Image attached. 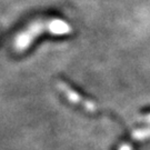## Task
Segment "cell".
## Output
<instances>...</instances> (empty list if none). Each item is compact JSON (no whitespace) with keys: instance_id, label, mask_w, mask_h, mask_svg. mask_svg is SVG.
Here are the masks:
<instances>
[{"instance_id":"6da1fadb","label":"cell","mask_w":150,"mask_h":150,"mask_svg":"<svg viewBox=\"0 0 150 150\" xmlns=\"http://www.w3.org/2000/svg\"><path fill=\"white\" fill-rule=\"evenodd\" d=\"M43 30H47L52 35L62 36V35L70 33L72 29L67 22L61 19L36 20L16 36L13 40V47L16 49V51H23L26 48H28L35 40V38H37Z\"/></svg>"},{"instance_id":"7a4b0ae2","label":"cell","mask_w":150,"mask_h":150,"mask_svg":"<svg viewBox=\"0 0 150 150\" xmlns=\"http://www.w3.org/2000/svg\"><path fill=\"white\" fill-rule=\"evenodd\" d=\"M57 87H58V89H59L60 91L64 92V96L67 97L70 101H72L74 103H76V105H81L82 107L86 108L87 110H89V111H95L97 109L96 105H95L93 102L87 101L85 99H82L80 97V95H78L75 90H72L71 88H69V87L67 86L64 82H62V81H59V82L57 83Z\"/></svg>"}]
</instances>
